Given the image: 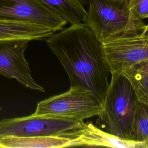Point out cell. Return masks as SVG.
I'll list each match as a JSON object with an SVG mask.
<instances>
[{
    "label": "cell",
    "mask_w": 148,
    "mask_h": 148,
    "mask_svg": "<svg viewBox=\"0 0 148 148\" xmlns=\"http://www.w3.org/2000/svg\"><path fill=\"white\" fill-rule=\"evenodd\" d=\"M62 135L71 140V147L147 148L145 143L120 138L104 131L90 121H83L81 128Z\"/></svg>",
    "instance_id": "cell-9"
},
{
    "label": "cell",
    "mask_w": 148,
    "mask_h": 148,
    "mask_svg": "<svg viewBox=\"0 0 148 148\" xmlns=\"http://www.w3.org/2000/svg\"><path fill=\"white\" fill-rule=\"evenodd\" d=\"M147 31H148V24H147V27H146V29H145V31H143V32H147Z\"/></svg>",
    "instance_id": "cell-16"
},
{
    "label": "cell",
    "mask_w": 148,
    "mask_h": 148,
    "mask_svg": "<svg viewBox=\"0 0 148 148\" xmlns=\"http://www.w3.org/2000/svg\"><path fill=\"white\" fill-rule=\"evenodd\" d=\"M101 43L111 75H120L124 68L148 60V31L106 39Z\"/></svg>",
    "instance_id": "cell-6"
},
{
    "label": "cell",
    "mask_w": 148,
    "mask_h": 148,
    "mask_svg": "<svg viewBox=\"0 0 148 148\" xmlns=\"http://www.w3.org/2000/svg\"><path fill=\"white\" fill-rule=\"evenodd\" d=\"M1 110H2V108H1V105H0V112L1 111Z\"/></svg>",
    "instance_id": "cell-17"
},
{
    "label": "cell",
    "mask_w": 148,
    "mask_h": 148,
    "mask_svg": "<svg viewBox=\"0 0 148 148\" xmlns=\"http://www.w3.org/2000/svg\"><path fill=\"white\" fill-rule=\"evenodd\" d=\"M121 75L130 83L138 100L148 105V60L124 68Z\"/></svg>",
    "instance_id": "cell-13"
},
{
    "label": "cell",
    "mask_w": 148,
    "mask_h": 148,
    "mask_svg": "<svg viewBox=\"0 0 148 148\" xmlns=\"http://www.w3.org/2000/svg\"><path fill=\"white\" fill-rule=\"evenodd\" d=\"M71 147L66 136H40L20 137L6 136L0 138V148H62Z\"/></svg>",
    "instance_id": "cell-11"
},
{
    "label": "cell",
    "mask_w": 148,
    "mask_h": 148,
    "mask_svg": "<svg viewBox=\"0 0 148 148\" xmlns=\"http://www.w3.org/2000/svg\"><path fill=\"white\" fill-rule=\"evenodd\" d=\"M82 122L34 113L3 119L0 120V138L6 136H61L81 128Z\"/></svg>",
    "instance_id": "cell-5"
},
{
    "label": "cell",
    "mask_w": 148,
    "mask_h": 148,
    "mask_svg": "<svg viewBox=\"0 0 148 148\" xmlns=\"http://www.w3.org/2000/svg\"><path fill=\"white\" fill-rule=\"evenodd\" d=\"M102 109V103L91 91L70 86L67 91L39 102L34 113L83 121L98 116Z\"/></svg>",
    "instance_id": "cell-4"
},
{
    "label": "cell",
    "mask_w": 148,
    "mask_h": 148,
    "mask_svg": "<svg viewBox=\"0 0 148 148\" xmlns=\"http://www.w3.org/2000/svg\"><path fill=\"white\" fill-rule=\"evenodd\" d=\"M128 80L123 75H111L95 125L120 138L132 139V125L138 103Z\"/></svg>",
    "instance_id": "cell-3"
},
{
    "label": "cell",
    "mask_w": 148,
    "mask_h": 148,
    "mask_svg": "<svg viewBox=\"0 0 148 148\" xmlns=\"http://www.w3.org/2000/svg\"><path fill=\"white\" fill-rule=\"evenodd\" d=\"M28 40H0V75L15 79L20 84L32 90L45 92L31 75V71L24 54Z\"/></svg>",
    "instance_id": "cell-7"
},
{
    "label": "cell",
    "mask_w": 148,
    "mask_h": 148,
    "mask_svg": "<svg viewBox=\"0 0 148 148\" xmlns=\"http://www.w3.org/2000/svg\"><path fill=\"white\" fill-rule=\"evenodd\" d=\"M71 24L84 23L87 10V0H36Z\"/></svg>",
    "instance_id": "cell-12"
},
{
    "label": "cell",
    "mask_w": 148,
    "mask_h": 148,
    "mask_svg": "<svg viewBox=\"0 0 148 148\" xmlns=\"http://www.w3.org/2000/svg\"><path fill=\"white\" fill-rule=\"evenodd\" d=\"M66 71L71 87L91 91L102 103L109 82L110 71L101 43L84 23L71 24L45 39Z\"/></svg>",
    "instance_id": "cell-1"
},
{
    "label": "cell",
    "mask_w": 148,
    "mask_h": 148,
    "mask_svg": "<svg viewBox=\"0 0 148 148\" xmlns=\"http://www.w3.org/2000/svg\"><path fill=\"white\" fill-rule=\"evenodd\" d=\"M132 139L145 143L148 148V105L139 101L132 125Z\"/></svg>",
    "instance_id": "cell-14"
},
{
    "label": "cell",
    "mask_w": 148,
    "mask_h": 148,
    "mask_svg": "<svg viewBox=\"0 0 148 148\" xmlns=\"http://www.w3.org/2000/svg\"><path fill=\"white\" fill-rule=\"evenodd\" d=\"M84 23L101 42L143 32L147 25L131 9L128 0H88Z\"/></svg>",
    "instance_id": "cell-2"
},
{
    "label": "cell",
    "mask_w": 148,
    "mask_h": 148,
    "mask_svg": "<svg viewBox=\"0 0 148 148\" xmlns=\"http://www.w3.org/2000/svg\"><path fill=\"white\" fill-rule=\"evenodd\" d=\"M53 33L49 28L34 22L0 19V40H45Z\"/></svg>",
    "instance_id": "cell-10"
},
{
    "label": "cell",
    "mask_w": 148,
    "mask_h": 148,
    "mask_svg": "<svg viewBox=\"0 0 148 148\" xmlns=\"http://www.w3.org/2000/svg\"><path fill=\"white\" fill-rule=\"evenodd\" d=\"M0 19L34 22L53 32L62 30L68 24L36 0H0Z\"/></svg>",
    "instance_id": "cell-8"
},
{
    "label": "cell",
    "mask_w": 148,
    "mask_h": 148,
    "mask_svg": "<svg viewBox=\"0 0 148 148\" xmlns=\"http://www.w3.org/2000/svg\"><path fill=\"white\" fill-rule=\"evenodd\" d=\"M129 5L135 15L143 20L148 18V0H128Z\"/></svg>",
    "instance_id": "cell-15"
}]
</instances>
